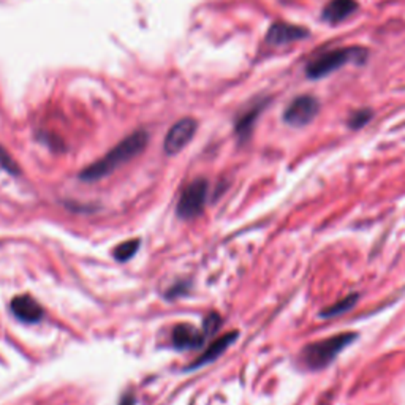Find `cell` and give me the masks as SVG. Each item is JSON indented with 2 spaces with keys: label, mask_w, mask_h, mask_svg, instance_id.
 Instances as JSON below:
<instances>
[{
  "label": "cell",
  "mask_w": 405,
  "mask_h": 405,
  "mask_svg": "<svg viewBox=\"0 0 405 405\" xmlns=\"http://www.w3.org/2000/svg\"><path fill=\"white\" fill-rule=\"evenodd\" d=\"M149 143V133L144 132V130H138V132H133L132 135H128L126 140H122L119 144L109 150L108 154L101 157L100 160L94 162L92 165H89L87 168H84L79 173V179L86 182H94L100 181L103 177L109 176L114 173L116 170L122 165H126L135 157H138L144 149H146Z\"/></svg>",
  "instance_id": "1"
},
{
  "label": "cell",
  "mask_w": 405,
  "mask_h": 405,
  "mask_svg": "<svg viewBox=\"0 0 405 405\" xmlns=\"http://www.w3.org/2000/svg\"><path fill=\"white\" fill-rule=\"evenodd\" d=\"M366 57H367V51L365 48H358V46L338 48V50H331L320 54V56L309 62L306 67V74L307 78L311 79H320L334 73L335 70H339L340 67L347 65L348 62L362 64Z\"/></svg>",
  "instance_id": "2"
},
{
  "label": "cell",
  "mask_w": 405,
  "mask_h": 405,
  "mask_svg": "<svg viewBox=\"0 0 405 405\" xmlns=\"http://www.w3.org/2000/svg\"><path fill=\"white\" fill-rule=\"evenodd\" d=\"M356 339L355 333H342L335 334L333 338H326L309 344L301 355L303 365L307 369L320 370L338 358V355L344 352V348L348 347Z\"/></svg>",
  "instance_id": "3"
},
{
  "label": "cell",
  "mask_w": 405,
  "mask_h": 405,
  "mask_svg": "<svg viewBox=\"0 0 405 405\" xmlns=\"http://www.w3.org/2000/svg\"><path fill=\"white\" fill-rule=\"evenodd\" d=\"M206 196H208V181L196 179L190 182L184 189L179 203H177V216L185 221L200 216L206 204Z\"/></svg>",
  "instance_id": "4"
},
{
  "label": "cell",
  "mask_w": 405,
  "mask_h": 405,
  "mask_svg": "<svg viewBox=\"0 0 405 405\" xmlns=\"http://www.w3.org/2000/svg\"><path fill=\"white\" fill-rule=\"evenodd\" d=\"M320 111V101L314 95H299L285 108L284 121L290 127H306Z\"/></svg>",
  "instance_id": "5"
},
{
  "label": "cell",
  "mask_w": 405,
  "mask_h": 405,
  "mask_svg": "<svg viewBox=\"0 0 405 405\" xmlns=\"http://www.w3.org/2000/svg\"><path fill=\"white\" fill-rule=\"evenodd\" d=\"M196 132V122L192 118H184L177 121L173 127L168 130L167 136H165V152L168 155H174L187 146V144L194 138Z\"/></svg>",
  "instance_id": "6"
},
{
  "label": "cell",
  "mask_w": 405,
  "mask_h": 405,
  "mask_svg": "<svg viewBox=\"0 0 405 405\" xmlns=\"http://www.w3.org/2000/svg\"><path fill=\"white\" fill-rule=\"evenodd\" d=\"M309 35V30L304 27L288 24V23H274L266 33V41L272 46H284L293 41L303 40Z\"/></svg>",
  "instance_id": "7"
},
{
  "label": "cell",
  "mask_w": 405,
  "mask_h": 405,
  "mask_svg": "<svg viewBox=\"0 0 405 405\" xmlns=\"http://www.w3.org/2000/svg\"><path fill=\"white\" fill-rule=\"evenodd\" d=\"M11 311L21 321L26 323H37L43 318V309L32 296H15L11 301Z\"/></svg>",
  "instance_id": "8"
},
{
  "label": "cell",
  "mask_w": 405,
  "mask_h": 405,
  "mask_svg": "<svg viewBox=\"0 0 405 405\" xmlns=\"http://www.w3.org/2000/svg\"><path fill=\"white\" fill-rule=\"evenodd\" d=\"M236 339H238V333L236 331L235 333H228V334L222 335V338L216 339L208 348L204 350V352L201 353V356H198V358L194 362H192V365L189 366V369H198V367H201V366L209 365V362H212V361H216L218 356L223 355L226 352V348H228Z\"/></svg>",
  "instance_id": "9"
},
{
  "label": "cell",
  "mask_w": 405,
  "mask_h": 405,
  "mask_svg": "<svg viewBox=\"0 0 405 405\" xmlns=\"http://www.w3.org/2000/svg\"><path fill=\"white\" fill-rule=\"evenodd\" d=\"M358 10L356 0H329L321 11V18L329 24H339Z\"/></svg>",
  "instance_id": "10"
},
{
  "label": "cell",
  "mask_w": 405,
  "mask_h": 405,
  "mask_svg": "<svg viewBox=\"0 0 405 405\" xmlns=\"http://www.w3.org/2000/svg\"><path fill=\"white\" fill-rule=\"evenodd\" d=\"M204 338H206L204 333H200L196 328L187 323L177 325L173 329V344L179 350L198 348L203 344Z\"/></svg>",
  "instance_id": "11"
},
{
  "label": "cell",
  "mask_w": 405,
  "mask_h": 405,
  "mask_svg": "<svg viewBox=\"0 0 405 405\" xmlns=\"http://www.w3.org/2000/svg\"><path fill=\"white\" fill-rule=\"evenodd\" d=\"M267 105V100H260L257 103H253V105L247 109V111L241 116V118L238 119L236 122V135L239 136V140L245 141L249 138L250 133H252V128L255 126V122L258 119V116L262 114L263 108Z\"/></svg>",
  "instance_id": "12"
},
{
  "label": "cell",
  "mask_w": 405,
  "mask_h": 405,
  "mask_svg": "<svg viewBox=\"0 0 405 405\" xmlns=\"http://www.w3.org/2000/svg\"><path fill=\"white\" fill-rule=\"evenodd\" d=\"M138 247H140L138 239H130V241H126L116 247L113 255L118 262H128V260L138 252Z\"/></svg>",
  "instance_id": "13"
},
{
  "label": "cell",
  "mask_w": 405,
  "mask_h": 405,
  "mask_svg": "<svg viewBox=\"0 0 405 405\" xmlns=\"http://www.w3.org/2000/svg\"><path fill=\"white\" fill-rule=\"evenodd\" d=\"M356 299H358V296H356V294H350L348 298H344L342 301H339V303H335L334 306L325 309V311L321 312V317H328V318L329 317H338V315L350 311V309H352V306L356 303Z\"/></svg>",
  "instance_id": "14"
},
{
  "label": "cell",
  "mask_w": 405,
  "mask_h": 405,
  "mask_svg": "<svg viewBox=\"0 0 405 405\" xmlns=\"http://www.w3.org/2000/svg\"><path fill=\"white\" fill-rule=\"evenodd\" d=\"M370 119H372V111H370V109H367V108L358 109V111L352 113V116L348 118V127L353 128V130L362 128Z\"/></svg>",
  "instance_id": "15"
},
{
  "label": "cell",
  "mask_w": 405,
  "mask_h": 405,
  "mask_svg": "<svg viewBox=\"0 0 405 405\" xmlns=\"http://www.w3.org/2000/svg\"><path fill=\"white\" fill-rule=\"evenodd\" d=\"M221 323H222V320H221V317H218L217 314H211L208 318L204 320V325H203V328H204V334L206 335H211V334H214L217 329H218V326H221Z\"/></svg>",
  "instance_id": "16"
},
{
  "label": "cell",
  "mask_w": 405,
  "mask_h": 405,
  "mask_svg": "<svg viewBox=\"0 0 405 405\" xmlns=\"http://www.w3.org/2000/svg\"><path fill=\"white\" fill-rule=\"evenodd\" d=\"M0 165H2L9 173H13V174L18 173V165L15 163V160L11 159L10 154L6 152V150H4L2 148H0Z\"/></svg>",
  "instance_id": "17"
},
{
  "label": "cell",
  "mask_w": 405,
  "mask_h": 405,
  "mask_svg": "<svg viewBox=\"0 0 405 405\" xmlns=\"http://www.w3.org/2000/svg\"><path fill=\"white\" fill-rule=\"evenodd\" d=\"M119 405H135V397L132 394H123Z\"/></svg>",
  "instance_id": "18"
}]
</instances>
